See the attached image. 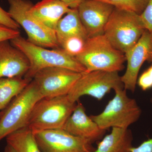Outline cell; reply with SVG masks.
Wrapping results in <instances>:
<instances>
[{
    "instance_id": "cell-23",
    "label": "cell",
    "mask_w": 152,
    "mask_h": 152,
    "mask_svg": "<svg viewBox=\"0 0 152 152\" xmlns=\"http://www.w3.org/2000/svg\"><path fill=\"white\" fill-rule=\"evenodd\" d=\"M0 24L13 29L19 30L20 25L11 18L8 12H6L0 6Z\"/></svg>"
},
{
    "instance_id": "cell-7",
    "label": "cell",
    "mask_w": 152,
    "mask_h": 152,
    "mask_svg": "<svg viewBox=\"0 0 152 152\" xmlns=\"http://www.w3.org/2000/svg\"><path fill=\"white\" fill-rule=\"evenodd\" d=\"M8 13L11 18L25 30L30 42L44 48H60L56 31L47 27L28 11L33 4L29 0H7Z\"/></svg>"
},
{
    "instance_id": "cell-5",
    "label": "cell",
    "mask_w": 152,
    "mask_h": 152,
    "mask_svg": "<svg viewBox=\"0 0 152 152\" xmlns=\"http://www.w3.org/2000/svg\"><path fill=\"white\" fill-rule=\"evenodd\" d=\"M115 96L103 111L90 117L102 129L110 128L128 129L137 122L141 115V109L135 99L129 97L124 88L115 90Z\"/></svg>"
},
{
    "instance_id": "cell-15",
    "label": "cell",
    "mask_w": 152,
    "mask_h": 152,
    "mask_svg": "<svg viewBox=\"0 0 152 152\" xmlns=\"http://www.w3.org/2000/svg\"><path fill=\"white\" fill-rule=\"evenodd\" d=\"M71 9L61 0H42L33 5L28 13L47 27L55 31L58 22Z\"/></svg>"
},
{
    "instance_id": "cell-13",
    "label": "cell",
    "mask_w": 152,
    "mask_h": 152,
    "mask_svg": "<svg viewBox=\"0 0 152 152\" xmlns=\"http://www.w3.org/2000/svg\"><path fill=\"white\" fill-rule=\"evenodd\" d=\"M63 129L71 134L86 139L92 143L102 138L106 132L87 115L84 107L80 102L77 104Z\"/></svg>"
},
{
    "instance_id": "cell-27",
    "label": "cell",
    "mask_w": 152,
    "mask_h": 152,
    "mask_svg": "<svg viewBox=\"0 0 152 152\" xmlns=\"http://www.w3.org/2000/svg\"><path fill=\"white\" fill-rule=\"evenodd\" d=\"M66 4L72 9H77L79 6L84 0H61Z\"/></svg>"
},
{
    "instance_id": "cell-8",
    "label": "cell",
    "mask_w": 152,
    "mask_h": 152,
    "mask_svg": "<svg viewBox=\"0 0 152 152\" xmlns=\"http://www.w3.org/2000/svg\"><path fill=\"white\" fill-rule=\"evenodd\" d=\"M124 88L118 72L94 71L82 73L68 96L72 102H77L83 96L101 100L112 90Z\"/></svg>"
},
{
    "instance_id": "cell-25",
    "label": "cell",
    "mask_w": 152,
    "mask_h": 152,
    "mask_svg": "<svg viewBox=\"0 0 152 152\" xmlns=\"http://www.w3.org/2000/svg\"><path fill=\"white\" fill-rule=\"evenodd\" d=\"M20 36L19 30L13 29L0 24V42L10 41Z\"/></svg>"
},
{
    "instance_id": "cell-20",
    "label": "cell",
    "mask_w": 152,
    "mask_h": 152,
    "mask_svg": "<svg viewBox=\"0 0 152 152\" xmlns=\"http://www.w3.org/2000/svg\"><path fill=\"white\" fill-rule=\"evenodd\" d=\"M88 37L73 36L65 38L58 42L60 48L74 57L77 56L83 51Z\"/></svg>"
},
{
    "instance_id": "cell-4",
    "label": "cell",
    "mask_w": 152,
    "mask_h": 152,
    "mask_svg": "<svg viewBox=\"0 0 152 152\" xmlns=\"http://www.w3.org/2000/svg\"><path fill=\"white\" fill-rule=\"evenodd\" d=\"M86 72H119L124 69L126 56L111 44L103 34L88 38L86 48L76 57Z\"/></svg>"
},
{
    "instance_id": "cell-22",
    "label": "cell",
    "mask_w": 152,
    "mask_h": 152,
    "mask_svg": "<svg viewBox=\"0 0 152 152\" xmlns=\"http://www.w3.org/2000/svg\"><path fill=\"white\" fill-rule=\"evenodd\" d=\"M137 83L143 91H146L152 88V65L140 76Z\"/></svg>"
},
{
    "instance_id": "cell-12",
    "label": "cell",
    "mask_w": 152,
    "mask_h": 152,
    "mask_svg": "<svg viewBox=\"0 0 152 152\" xmlns=\"http://www.w3.org/2000/svg\"><path fill=\"white\" fill-rule=\"evenodd\" d=\"M115 7L98 0H84L77 8L88 38L101 35Z\"/></svg>"
},
{
    "instance_id": "cell-2",
    "label": "cell",
    "mask_w": 152,
    "mask_h": 152,
    "mask_svg": "<svg viewBox=\"0 0 152 152\" xmlns=\"http://www.w3.org/2000/svg\"><path fill=\"white\" fill-rule=\"evenodd\" d=\"M145 30L140 15L115 8L103 35L115 48L126 54L138 42Z\"/></svg>"
},
{
    "instance_id": "cell-30",
    "label": "cell",
    "mask_w": 152,
    "mask_h": 152,
    "mask_svg": "<svg viewBox=\"0 0 152 152\" xmlns=\"http://www.w3.org/2000/svg\"><path fill=\"white\" fill-rule=\"evenodd\" d=\"M2 113L0 112V118H1V116Z\"/></svg>"
},
{
    "instance_id": "cell-26",
    "label": "cell",
    "mask_w": 152,
    "mask_h": 152,
    "mask_svg": "<svg viewBox=\"0 0 152 152\" xmlns=\"http://www.w3.org/2000/svg\"><path fill=\"white\" fill-rule=\"evenodd\" d=\"M131 152H152V138L145 141L138 146L133 147Z\"/></svg>"
},
{
    "instance_id": "cell-17",
    "label": "cell",
    "mask_w": 152,
    "mask_h": 152,
    "mask_svg": "<svg viewBox=\"0 0 152 152\" xmlns=\"http://www.w3.org/2000/svg\"><path fill=\"white\" fill-rule=\"evenodd\" d=\"M55 31L58 42L71 36L88 37L79 17L77 9H71L58 22Z\"/></svg>"
},
{
    "instance_id": "cell-18",
    "label": "cell",
    "mask_w": 152,
    "mask_h": 152,
    "mask_svg": "<svg viewBox=\"0 0 152 152\" xmlns=\"http://www.w3.org/2000/svg\"><path fill=\"white\" fill-rule=\"evenodd\" d=\"M6 138L7 144L11 146L16 152H42L34 134L27 126L12 133Z\"/></svg>"
},
{
    "instance_id": "cell-10",
    "label": "cell",
    "mask_w": 152,
    "mask_h": 152,
    "mask_svg": "<svg viewBox=\"0 0 152 152\" xmlns=\"http://www.w3.org/2000/svg\"><path fill=\"white\" fill-rule=\"evenodd\" d=\"M34 134L42 152H92L95 150L89 140L71 134L63 129Z\"/></svg>"
},
{
    "instance_id": "cell-28",
    "label": "cell",
    "mask_w": 152,
    "mask_h": 152,
    "mask_svg": "<svg viewBox=\"0 0 152 152\" xmlns=\"http://www.w3.org/2000/svg\"><path fill=\"white\" fill-rule=\"evenodd\" d=\"M4 152H16L14 149L8 144H7L5 148Z\"/></svg>"
},
{
    "instance_id": "cell-29",
    "label": "cell",
    "mask_w": 152,
    "mask_h": 152,
    "mask_svg": "<svg viewBox=\"0 0 152 152\" xmlns=\"http://www.w3.org/2000/svg\"><path fill=\"white\" fill-rule=\"evenodd\" d=\"M150 102H151V103L152 104V97L151 98V100H150Z\"/></svg>"
},
{
    "instance_id": "cell-16",
    "label": "cell",
    "mask_w": 152,
    "mask_h": 152,
    "mask_svg": "<svg viewBox=\"0 0 152 152\" xmlns=\"http://www.w3.org/2000/svg\"><path fill=\"white\" fill-rule=\"evenodd\" d=\"M111 132L105 136L92 152H131L133 137L130 130L112 128Z\"/></svg>"
},
{
    "instance_id": "cell-9",
    "label": "cell",
    "mask_w": 152,
    "mask_h": 152,
    "mask_svg": "<svg viewBox=\"0 0 152 152\" xmlns=\"http://www.w3.org/2000/svg\"><path fill=\"white\" fill-rule=\"evenodd\" d=\"M81 75L66 68L52 67L38 72L33 80L44 97H54L68 95Z\"/></svg>"
},
{
    "instance_id": "cell-1",
    "label": "cell",
    "mask_w": 152,
    "mask_h": 152,
    "mask_svg": "<svg viewBox=\"0 0 152 152\" xmlns=\"http://www.w3.org/2000/svg\"><path fill=\"white\" fill-rule=\"evenodd\" d=\"M10 41L24 53L29 61V69L24 76L26 78L33 80L39 71L52 67L66 68L80 73L86 72L75 57L68 55L62 49L49 50L30 42L20 35Z\"/></svg>"
},
{
    "instance_id": "cell-21",
    "label": "cell",
    "mask_w": 152,
    "mask_h": 152,
    "mask_svg": "<svg viewBox=\"0 0 152 152\" xmlns=\"http://www.w3.org/2000/svg\"><path fill=\"white\" fill-rule=\"evenodd\" d=\"M113 6L115 8L133 12L140 15L143 12L149 0H98Z\"/></svg>"
},
{
    "instance_id": "cell-24",
    "label": "cell",
    "mask_w": 152,
    "mask_h": 152,
    "mask_svg": "<svg viewBox=\"0 0 152 152\" xmlns=\"http://www.w3.org/2000/svg\"><path fill=\"white\" fill-rule=\"evenodd\" d=\"M140 16L146 29L152 33V0L149 1Z\"/></svg>"
},
{
    "instance_id": "cell-11",
    "label": "cell",
    "mask_w": 152,
    "mask_h": 152,
    "mask_svg": "<svg viewBox=\"0 0 152 152\" xmlns=\"http://www.w3.org/2000/svg\"><path fill=\"white\" fill-rule=\"evenodd\" d=\"M127 67L121 80L124 89L134 92L140 69L145 61L152 63V33L146 29L138 42L125 54Z\"/></svg>"
},
{
    "instance_id": "cell-19",
    "label": "cell",
    "mask_w": 152,
    "mask_h": 152,
    "mask_svg": "<svg viewBox=\"0 0 152 152\" xmlns=\"http://www.w3.org/2000/svg\"><path fill=\"white\" fill-rule=\"evenodd\" d=\"M32 80L24 77L0 78V111L6 107L12 99L20 94Z\"/></svg>"
},
{
    "instance_id": "cell-14",
    "label": "cell",
    "mask_w": 152,
    "mask_h": 152,
    "mask_svg": "<svg viewBox=\"0 0 152 152\" xmlns=\"http://www.w3.org/2000/svg\"><path fill=\"white\" fill-rule=\"evenodd\" d=\"M30 67L27 57L10 43L0 42V78L24 77Z\"/></svg>"
},
{
    "instance_id": "cell-6",
    "label": "cell",
    "mask_w": 152,
    "mask_h": 152,
    "mask_svg": "<svg viewBox=\"0 0 152 152\" xmlns=\"http://www.w3.org/2000/svg\"><path fill=\"white\" fill-rule=\"evenodd\" d=\"M43 98L33 80L2 113L0 118V141L12 133L27 126L34 107Z\"/></svg>"
},
{
    "instance_id": "cell-3",
    "label": "cell",
    "mask_w": 152,
    "mask_h": 152,
    "mask_svg": "<svg viewBox=\"0 0 152 152\" xmlns=\"http://www.w3.org/2000/svg\"><path fill=\"white\" fill-rule=\"evenodd\" d=\"M76 105L68 95L42 98L34 107L27 126L34 133L63 129Z\"/></svg>"
}]
</instances>
